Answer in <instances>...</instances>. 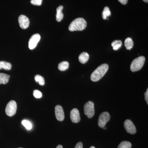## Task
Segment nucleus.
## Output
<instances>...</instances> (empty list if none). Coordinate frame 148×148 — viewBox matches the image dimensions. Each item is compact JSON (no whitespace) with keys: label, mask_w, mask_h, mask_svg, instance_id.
I'll return each mask as SVG.
<instances>
[{"label":"nucleus","mask_w":148,"mask_h":148,"mask_svg":"<svg viewBox=\"0 0 148 148\" xmlns=\"http://www.w3.org/2000/svg\"><path fill=\"white\" fill-rule=\"evenodd\" d=\"M84 113L89 119L91 118L95 114L94 103L92 101H88L85 103L84 107Z\"/></svg>","instance_id":"obj_4"},{"label":"nucleus","mask_w":148,"mask_h":148,"mask_svg":"<svg viewBox=\"0 0 148 148\" xmlns=\"http://www.w3.org/2000/svg\"><path fill=\"white\" fill-rule=\"evenodd\" d=\"M56 148H63V146L61 145H58L57 147H56Z\"/></svg>","instance_id":"obj_28"},{"label":"nucleus","mask_w":148,"mask_h":148,"mask_svg":"<svg viewBox=\"0 0 148 148\" xmlns=\"http://www.w3.org/2000/svg\"><path fill=\"white\" fill-rule=\"evenodd\" d=\"M70 117L72 122L74 123H78L80 121L79 111L77 109L74 108L71 111Z\"/></svg>","instance_id":"obj_10"},{"label":"nucleus","mask_w":148,"mask_h":148,"mask_svg":"<svg viewBox=\"0 0 148 148\" xmlns=\"http://www.w3.org/2000/svg\"><path fill=\"white\" fill-rule=\"evenodd\" d=\"M110 119V115L108 112H103L100 114L98 121V126L101 128L105 127L106 123Z\"/></svg>","instance_id":"obj_6"},{"label":"nucleus","mask_w":148,"mask_h":148,"mask_svg":"<svg viewBox=\"0 0 148 148\" xmlns=\"http://www.w3.org/2000/svg\"><path fill=\"white\" fill-rule=\"evenodd\" d=\"M143 1L145 3H147L148 2V0H143Z\"/></svg>","instance_id":"obj_29"},{"label":"nucleus","mask_w":148,"mask_h":148,"mask_svg":"<svg viewBox=\"0 0 148 148\" xmlns=\"http://www.w3.org/2000/svg\"><path fill=\"white\" fill-rule=\"evenodd\" d=\"M41 37L40 34H34L30 38L29 42V47L30 49H34L37 46L38 43L40 40Z\"/></svg>","instance_id":"obj_8"},{"label":"nucleus","mask_w":148,"mask_h":148,"mask_svg":"<svg viewBox=\"0 0 148 148\" xmlns=\"http://www.w3.org/2000/svg\"><path fill=\"white\" fill-rule=\"evenodd\" d=\"M124 126L127 132L130 134H135L137 132L136 127L131 120L127 119L124 121Z\"/></svg>","instance_id":"obj_7"},{"label":"nucleus","mask_w":148,"mask_h":148,"mask_svg":"<svg viewBox=\"0 0 148 148\" xmlns=\"http://www.w3.org/2000/svg\"><path fill=\"white\" fill-rule=\"evenodd\" d=\"M89 58V54L87 52H84L81 53L79 56V60L81 63L85 64L88 61Z\"/></svg>","instance_id":"obj_13"},{"label":"nucleus","mask_w":148,"mask_h":148,"mask_svg":"<svg viewBox=\"0 0 148 148\" xmlns=\"http://www.w3.org/2000/svg\"><path fill=\"white\" fill-rule=\"evenodd\" d=\"M86 21L83 18H77L69 25V30L71 32L82 31L86 28Z\"/></svg>","instance_id":"obj_2"},{"label":"nucleus","mask_w":148,"mask_h":148,"mask_svg":"<svg viewBox=\"0 0 148 148\" xmlns=\"http://www.w3.org/2000/svg\"><path fill=\"white\" fill-rule=\"evenodd\" d=\"M10 76L2 73H0V84H6L8 82Z\"/></svg>","instance_id":"obj_14"},{"label":"nucleus","mask_w":148,"mask_h":148,"mask_svg":"<svg viewBox=\"0 0 148 148\" xmlns=\"http://www.w3.org/2000/svg\"><path fill=\"white\" fill-rule=\"evenodd\" d=\"M122 42L121 40H116L114 41L112 43V46L114 50H117L121 47Z\"/></svg>","instance_id":"obj_18"},{"label":"nucleus","mask_w":148,"mask_h":148,"mask_svg":"<svg viewBox=\"0 0 148 148\" xmlns=\"http://www.w3.org/2000/svg\"><path fill=\"white\" fill-rule=\"evenodd\" d=\"M103 129H105V130L106 129V127H103Z\"/></svg>","instance_id":"obj_31"},{"label":"nucleus","mask_w":148,"mask_h":148,"mask_svg":"<svg viewBox=\"0 0 148 148\" xmlns=\"http://www.w3.org/2000/svg\"><path fill=\"white\" fill-rule=\"evenodd\" d=\"M108 69L109 66L108 64H102L93 72L90 76V79L94 82L98 81L105 75Z\"/></svg>","instance_id":"obj_1"},{"label":"nucleus","mask_w":148,"mask_h":148,"mask_svg":"<svg viewBox=\"0 0 148 148\" xmlns=\"http://www.w3.org/2000/svg\"><path fill=\"white\" fill-rule=\"evenodd\" d=\"M34 95L36 98H40L42 97V93L39 90H35L34 91Z\"/></svg>","instance_id":"obj_23"},{"label":"nucleus","mask_w":148,"mask_h":148,"mask_svg":"<svg viewBox=\"0 0 148 148\" xmlns=\"http://www.w3.org/2000/svg\"><path fill=\"white\" fill-rule=\"evenodd\" d=\"M131 143L128 141H125L121 142L118 147V148H131Z\"/></svg>","instance_id":"obj_20"},{"label":"nucleus","mask_w":148,"mask_h":148,"mask_svg":"<svg viewBox=\"0 0 148 148\" xmlns=\"http://www.w3.org/2000/svg\"><path fill=\"white\" fill-rule=\"evenodd\" d=\"M75 148H83V144L81 142H79L76 145Z\"/></svg>","instance_id":"obj_25"},{"label":"nucleus","mask_w":148,"mask_h":148,"mask_svg":"<svg viewBox=\"0 0 148 148\" xmlns=\"http://www.w3.org/2000/svg\"><path fill=\"white\" fill-rule=\"evenodd\" d=\"M145 100L147 102V104H148V88L147 89V91L145 93Z\"/></svg>","instance_id":"obj_26"},{"label":"nucleus","mask_w":148,"mask_h":148,"mask_svg":"<svg viewBox=\"0 0 148 148\" xmlns=\"http://www.w3.org/2000/svg\"><path fill=\"white\" fill-rule=\"evenodd\" d=\"M124 45L126 49L130 50L133 47L134 43L131 38H128L125 40Z\"/></svg>","instance_id":"obj_15"},{"label":"nucleus","mask_w":148,"mask_h":148,"mask_svg":"<svg viewBox=\"0 0 148 148\" xmlns=\"http://www.w3.org/2000/svg\"></svg>","instance_id":"obj_32"},{"label":"nucleus","mask_w":148,"mask_h":148,"mask_svg":"<svg viewBox=\"0 0 148 148\" xmlns=\"http://www.w3.org/2000/svg\"><path fill=\"white\" fill-rule=\"evenodd\" d=\"M35 80L36 82L38 83L40 85H44L45 84V81L43 77L40 75H36L35 77Z\"/></svg>","instance_id":"obj_21"},{"label":"nucleus","mask_w":148,"mask_h":148,"mask_svg":"<svg viewBox=\"0 0 148 148\" xmlns=\"http://www.w3.org/2000/svg\"><path fill=\"white\" fill-rule=\"evenodd\" d=\"M145 61V58L143 56H140L134 59L130 66L131 71L135 72L140 71L143 68Z\"/></svg>","instance_id":"obj_3"},{"label":"nucleus","mask_w":148,"mask_h":148,"mask_svg":"<svg viewBox=\"0 0 148 148\" xmlns=\"http://www.w3.org/2000/svg\"><path fill=\"white\" fill-rule=\"evenodd\" d=\"M21 123L23 125L26 127V129L30 130L32 128V123L27 120H24L21 122Z\"/></svg>","instance_id":"obj_22"},{"label":"nucleus","mask_w":148,"mask_h":148,"mask_svg":"<svg viewBox=\"0 0 148 148\" xmlns=\"http://www.w3.org/2000/svg\"><path fill=\"white\" fill-rule=\"evenodd\" d=\"M42 0H32L31 3L35 5L40 6L41 5Z\"/></svg>","instance_id":"obj_24"},{"label":"nucleus","mask_w":148,"mask_h":148,"mask_svg":"<svg viewBox=\"0 0 148 148\" xmlns=\"http://www.w3.org/2000/svg\"><path fill=\"white\" fill-rule=\"evenodd\" d=\"M69 64L67 61H63L58 64V69L61 71H64L69 69Z\"/></svg>","instance_id":"obj_17"},{"label":"nucleus","mask_w":148,"mask_h":148,"mask_svg":"<svg viewBox=\"0 0 148 148\" xmlns=\"http://www.w3.org/2000/svg\"><path fill=\"white\" fill-rule=\"evenodd\" d=\"M120 3H121L122 4L125 5L127 3L128 0H118Z\"/></svg>","instance_id":"obj_27"},{"label":"nucleus","mask_w":148,"mask_h":148,"mask_svg":"<svg viewBox=\"0 0 148 148\" xmlns=\"http://www.w3.org/2000/svg\"><path fill=\"white\" fill-rule=\"evenodd\" d=\"M89 148H95V147H93V146H92V147H90Z\"/></svg>","instance_id":"obj_30"},{"label":"nucleus","mask_w":148,"mask_h":148,"mask_svg":"<svg viewBox=\"0 0 148 148\" xmlns=\"http://www.w3.org/2000/svg\"><path fill=\"white\" fill-rule=\"evenodd\" d=\"M17 110V105L15 101H11L9 102L5 108V113L9 116H12L15 115Z\"/></svg>","instance_id":"obj_5"},{"label":"nucleus","mask_w":148,"mask_h":148,"mask_svg":"<svg viewBox=\"0 0 148 148\" xmlns=\"http://www.w3.org/2000/svg\"><path fill=\"white\" fill-rule=\"evenodd\" d=\"M55 113L56 119L60 121H64L65 118V115L63 108L61 106L57 105L56 106Z\"/></svg>","instance_id":"obj_9"},{"label":"nucleus","mask_w":148,"mask_h":148,"mask_svg":"<svg viewBox=\"0 0 148 148\" xmlns=\"http://www.w3.org/2000/svg\"><path fill=\"white\" fill-rule=\"evenodd\" d=\"M12 68V65L9 62L4 61H0V70L3 69L5 70H10Z\"/></svg>","instance_id":"obj_16"},{"label":"nucleus","mask_w":148,"mask_h":148,"mask_svg":"<svg viewBox=\"0 0 148 148\" xmlns=\"http://www.w3.org/2000/svg\"><path fill=\"white\" fill-rule=\"evenodd\" d=\"M18 21L19 26L21 29H25L29 27L30 21L27 16L24 15H20L18 17Z\"/></svg>","instance_id":"obj_11"},{"label":"nucleus","mask_w":148,"mask_h":148,"mask_svg":"<svg viewBox=\"0 0 148 148\" xmlns=\"http://www.w3.org/2000/svg\"><path fill=\"white\" fill-rule=\"evenodd\" d=\"M64 7L60 5L56 9V20L58 22H60L64 18V15L62 12Z\"/></svg>","instance_id":"obj_12"},{"label":"nucleus","mask_w":148,"mask_h":148,"mask_svg":"<svg viewBox=\"0 0 148 148\" xmlns=\"http://www.w3.org/2000/svg\"><path fill=\"white\" fill-rule=\"evenodd\" d=\"M111 14V12L109 7H105L104 10H103V13H102V17H103V19H107L108 17L110 16Z\"/></svg>","instance_id":"obj_19"}]
</instances>
